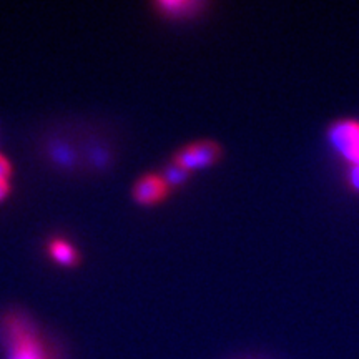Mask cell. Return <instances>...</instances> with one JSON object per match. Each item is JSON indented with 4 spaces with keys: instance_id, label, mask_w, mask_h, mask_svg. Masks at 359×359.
Listing matches in <instances>:
<instances>
[{
    "instance_id": "obj_8",
    "label": "cell",
    "mask_w": 359,
    "mask_h": 359,
    "mask_svg": "<svg viewBox=\"0 0 359 359\" xmlns=\"http://www.w3.org/2000/svg\"><path fill=\"white\" fill-rule=\"evenodd\" d=\"M13 177V165L12 161L8 160V156L0 154V182L11 183Z\"/></svg>"
},
{
    "instance_id": "obj_9",
    "label": "cell",
    "mask_w": 359,
    "mask_h": 359,
    "mask_svg": "<svg viewBox=\"0 0 359 359\" xmlns=\"http://www.w3.org/2000/svg\"><path fill=\"white\" fill-rule=\"evenodd\" d=\"M11 193H12V183L0 182V203L6 201L8 196H11Z\"/></svg>"
},
{
    "instance_id": "obj_10",
    "label": "cell",
    "mask_w": 359,
    "mask_h": 359,
    "mask_svg": "<svg viewBox=\"0 0 359 359\" xmlns=\"http://www.w3.org/2000/svg\"><path fill=\"white\" fill-rule=\"evenodd\" d=\"M351 185L359 190V167H354L351 173Z\"/></svg>"
},
{
    "instance_id": "obj_4",
    "label": "cell",
    "mask_w": 359,
    "mask_h": 359,
    "mask_svg": "<svg viewBox=\"0 0 359 359\" xmlns=\"http://www.w3.org/2000/svg\"><path fill=\"white\" fill-rule=\"evenodd\" d=\"M330 140L333 147L351 161L354 167H359V123L354 120H341L331 125Z\"/></svg>"
},
{
    "instance_id": "obj_3",
    "label": "cell",
    "mask_w": 359,
    "mask_h": 359,
    "mask_svg": "<svg viewBox=\"0 0 359 359\" xmlns=\"http://www.w3.org/2000/svg\"><path fill=\"white\" fill-rule=\"evenodd\" d=\"M170 193H172V188L161 177V173L154 172L142 175L132 187L133 201L143 208H151V206L163 203L170 196Z\"/></svg>"
},
{
    "instance_id": "obj_2",
    "label": "cell",
    "mask_w": 359,
    "mask_h": 359,
    "mask_svg": "<svg viewBox=\"0 0 359 359\" xmlns=\"http://www.w3.org/2000/svg\"><path fill=\"white\" fill-rule=\"evenodd\" d=\"M223 156L222 145L213 140H196L178 148L172 156V163L188 173L198 172L217 165Z\"/></svg>"
},
{
    "instance_id": "obj_5",
    "label": "cell",
    "mask_w": 359,
    "mask_h": 359,
    "mask_svg": "<svg viewBox=\"0 0 359 359\" xmlns=\"http://www.w3.org/2000/svg\"><path fill=\"white\" fill-rule=\"evenodd\" d=\"M47 257L62 268H77L82 263L79 250L64 236H52L45 246Z\"/></svg>"
},
{
    "instance_id": "obj_1",
    "label": "cell",
    "mask_w": 359,
    "mask_h": 359,
    "mask_svg": "<svg viewBox=\"0 0 359 359\" xmlns=\"http://www.w3.org/2000/svg\"><path fill=\"white\" fill-rule=\"evenodd\" d=\"M0 346L4 359H62L55 344L20 309L0 316Z\"/></svg>"
},
{
    "instance_id": "obj_7",
    "label": "cell",
    "mask_w": 359,
    "mask_h": 359,
    "mask_svg": "<svg viewBox=\"0 0 359 359\" xmlns=\"http://www.w3.org/2000/svg\"><path fill=\"white\" fill-rule=\"evenodd\" d=\"M191 173H188L187 170L180 168L178 165L175 163H170L167 167L163 168V172H161V177L165 178V182L168 183V187L175 190V188H180L182 185H185L188 182V178H190Z\"/></svg>"
},
{
    "instance_id": "obj_6",
    "label": "cell",
    "mask_w": 359,
    "mask_h": 359,
    "mask_svg": "<svg viewBox=\"0 0 359 359\" xmlns=\"http://www.w3.org/2000/svg\"><path fill=\"white\" fill-rule=\"evenodd\" d=\"M206 4L203 2H182V0H161V2H155L154 8L160 17L168 20H185L191 19V17L200 15Z\"/></svg>"
}]
</instances>
